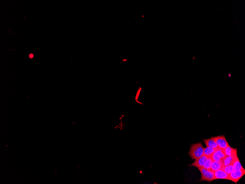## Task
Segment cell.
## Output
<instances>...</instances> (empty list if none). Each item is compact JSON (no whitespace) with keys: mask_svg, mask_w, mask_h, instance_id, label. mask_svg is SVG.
<instances>
[{"mask_svg":"<svg viewBox=\"0 0 245 184\" xmlns=\"http://www.w3.org/2000/svg\"><path fill=\"white\" fill-rule=\"evenodd\" d=\"M245 174V169H244L238 171H233L229 174L230 180L238 183L239 181Z\"/></svg>","mask_w":245,"mask_h":184,"instance_id":"cell-3","label":"cell"},{"mask_svg":"<svg viewBox=\"0 0 245 184\" xmlns=\"http://www.w3.org/2000/svg\"><path fill=\"white\" fill-rule=\"evenodd\" d=\"M198 169L202 174L201 178L199 182L205 181L211 182L214 180V172L211 169L208 170L203 167L199 168Z\"/></svg>","mask_w":245,"mask_h":184,"instance_id":"cell-2","label":"cell"},{"mask_svg":"<svg viewBox=\"0 0 245 184\" xmlns=\"http://www.w3.org/2000/svg\"><path fill=\"white\" fill-rule=\"evenodd\" d=\"M228 174H230L233 171V166L232 164L226 166H223L221 169Z\"/></svg>","mask_w":245,"mask_h":184,"instance_id":"cell-15","label":"cell"},{"mask_svg":"<svg viewBox=\"0 0 245 184\" xmlns=\"http://www.w3.org/2000/svg\"><path fill=\"white\" fill-rule=\"evenodd\" d=\"M208 157L203 155L200 157L196 159L193 163L190 165V166H194L198 168H199L203 167L205 161L207 159Z\"/></svg>","mask_w":245,"mask_h":184,"instance_id":"cell-6","label":"cell"},{"mask_svg":"<svg viewBox=\"0 0 245 184\" xmlns=\"http://www.w3.org/2000/svg\"><path fill=\"white\" fill-rule=\"evenodd\" d=\"M203 141L207 146L211 147L215 149L219 148L217 144L213 139V137L209 139H203Z\"/></svg>","mask_w":245,"mask_h":184,"instance_id":"cell-10","label":"cell"},{"mask_svg":"<svg viewBox=\"0 0 245 184\" xmlns=\"http://www.w3.org/2000/svg\"><path fill=\"white\" fill-rule=\"evenodd\" d=\"M222 166L221 162L213 161L211 165V169L214 172L221 169Z\"/></svg>","mask_w":245,"mask_h":184,"instance_id":"cell-12","label":"cell"},{"mask_svg":"<svg viewBox=\"0 0 245 184\" xmlns=\"http://www.w3.org/2000/svg\"><path fill=\"white\" fill-rule=\"evenodd\" d=\"M227 179L230 180L229 174L226 173L222 169L219 170L214 172V180L216 179Z\"/></svg>","mask_w":245,"mask_h":184,"instance_id":"cell-7","label":"cell"},{"mask_svg":"<svg viewBox=\"0 0 245 184\" xmlns=\"http://www.w3.org/2000/svg\"><path fill=\"white\" fill-rule=\"evenodd\" d=\"M204 149L201 142L192 144L188 154L192 160H195L203 155Z\"/></svg>","mask_w":245,"mask_h":184,"instance_id":"cell-1","label":"cell"},{"mask_svg":"<svg viewBox=\"0 0 245 184\" xmlns=\"http://www.w3.org/2000/svg\"><path fill=\"white\" fill-rule=\"evenodd\" d=\"M213 161V160L211 157H209L205 161L203 167L207 169H211V165Z\"/></svg>","mask_w":245,"mask_h":184,"instance_id":"cell-14","label":"cell"},{"mask_svg":"<svg viewBox=\"0 0 245 184\" xmlns=\"http://www.w3.org/2000/svg\"><path fill=\"white\" fill-rule=\"evenodd\" d=\"M216 149L212 148V147L207 146L206 148H205L203 155L207 157H211Z\"/></svg>","mask_w":245,"mask_h":184,"instance_id":"cell-13","label":"cell"},{"mask_svg":"<svg viewBox=\"0 0 245 184\" xmlns=\"http://www.w3.org/2000/svg\"><path fill=\"white\" fill-rule=\"evenodd\" d=\"M226 156L224 150L219 148L216 149L214 153L212 155L211 158L214 161L221 162Z\"/></svg>","mask_w":245,"mask_h":184,"instance_id":"cell-5","label":"cell"},{"mask_svg":"<svg viewBox=\"0 0 245 184\" xmlns=\"http://www.w3.org/2000/svg\"><path fill=\"white\" fill-rule=\"evenodd\" d=\"M213 138L217 144L218 147L221 149L224 150L226 147L230 146L225 135L216 136Z\"/></svg>","mask_w":245,"mask_h":184,"instance_id":"cell-4","label":"cell"},{"mask_svg":"<svg viewBox=\"0 0 245 184\" xmlns=\"http://www.w3.org/2000/svg\"><path fill=\"white\" fill-rule=\"evenodd\" d=\"M237 157L226 156L221 162L222 166H226L233 164Z\"/></svg>","mask_w":245,"mask_h":184,"instance_id":"cell-9","label":"cell"},{"mask_svg":"<svg viewBox=\"0 0 245 184\" xmlns=\"http://www.w3.org/2000/svg\"><path fill=\"white\" fill-rule=\"evenodd\" d=\"M226 156L237 157L238 156V149L237 148H233L230 146L226 147L224 150Z\"/></svg>","mask_w":245,"mask_h":184,"instance_id":"cell-8","label":"cell"},{"mask_svg":"<svg viewBox=\"0 0 245 184\" xmlns=\"http://www.w3.org/2000/svg\"><path fill=\"white\" fill-rule=\"evenodd\" d=\"M232 166H233L234 171H238L244 169L242 166L238 157L235 158L232 164Z\"/></svg>","mask_w":245,"mask_h":184,"instance_id":"cell-11","label":"cell"},{"mask_svg":"<svg viewBox=\"0 0 245 184\" xmlns=\"http://www.w3.org/2000/svg\"><path fill=\"white\" fill-rule=\"evenodd\" d=\"M34 57V55L32 54H31L30 55H29V58H32Z\"/></svg>","mask_w":245,"mask_h":184,"instance_id":"cell-16","label":"cell"}]
</instances>
